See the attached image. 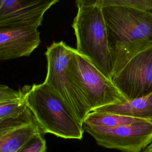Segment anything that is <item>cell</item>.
<instances>
[{"label": "cell", "instance_id": "cell-1", "mask_svg": "<svg viewBox=\"0 0 152 152\" xmlns=\"http://www.w3.org/2000/svg\"><path fill=\"white\" fill-rule=\"evenodd\" d=\"M102 12L114 62L113 75L133 56L152 47V11L112 5L103 7Z\"/></svg>", "mask_w": 152, "mask_h": 152}, {"label": "cell", "instance_id": "cell-2", "mask_svg": "<svg viewBox=\"0 0 152 152\" xmlns=\"http://www.w3.org/2000/svg\"><path fill=\"white\" fill-rule=\"evenodd\" d=\"M20 91L44 134L66 139H82L84 132L82 122L46 83L25 86Z\"/></svg>", "mask_w": 152, "mask_h": 152}, {"label": "cell", "instance_id": "cell-3", "mask_svg": "<svg viewBox=\"0 0 152 152\" xmlns=\"http://www.w3.org/2000/svg\"><path fill=\"white\" fill-rule=\"evenodd\" d=\"M72 26L76 37L77 51L110 78L114 62L102 8L95 5L78 7Z\"/></svg>", "mask_w": 152, "mask_h": 152}, {"label": "cell", "instance_id": "cell-4", "mask_svg": "<svg viewBox=\"0 0 152 152\" xmlns=\"http://www.w3.org/2000/svg\"><path fill=\"white\" fill-rule=\"evenodd\" d=\"M76 51L62 41L53 42L47 48V75L44 81L69 106L82 122L90 112L74 78L71 60Z\"/></svg>", "mask_w": 152, "mask_h": 152}, {"label": "cell", "instance_id": "cell-5", "mask_svg": "<svg viewBox=\"0 0 152 152\" xmlns=\"http://www.w3.org/2000/svg\"><path fill=\"white\" fill-rule=\"evenodd\" d=\"M70 65L74 78L90 112L102 106L127 101L112 80L77 50L71 58Z\"/></svg>", "mask_w": 152, "mask_h": 152}, {"label": "cell", "instance_id": "cell-6", "mask_svg": "<svg viewBox=\"0 0 152 152\" xmlns=\"http://www.w3.org/2000/svg\"><path fill=\"white\" fill-rule=\"evenodd\" d=\"M102 147L122 152H141L152 141V122L138 121L112 127L82 124Z\"/></svg>", "mask_w": 152, "mask_h": 152}, {"label": "cell", "instance_id": "cell-7", "mask_svg": "<svg viewBox=\"0 0 152 152\" xmlns=\"http://www.w3.org/2000/svg\"><path fill=\"white\" fill-rule=\"evenodd\" d=\"M110 79L127 100L152 92V47L140 52Z\"/></svg>", "mask_w": 152, "mask_h": 152}, {"label": "cell", "instance_id": "cell-8", "mask_svg": "<svg viewBox=\"0 0 152 152\" xmlns=\"http://www.w3.org/2000/svg\"><path fill=\"white\" fill-rule=\"evenodd\" d=\"M59 0H0V28H38L45 12Z\"/></svg>", "mask_w": 152, "mask_h": 152}, {"label": "cell", "instance_id": "cell-9", "mask_svg": "<svg viewBox=\"0 0 152 152\" xmlns=\"http://www.w3.org/2000/svg\"><path fill=\"white\" fill-rule=\"evenodd\" d=\"M38 133L43 132L28 107L18 116L1 119L0 152H16Z\"/></svg>", "mask_w": 152, "mask_h": 152}, {"label": "cell", "instance_id": "cell-10", "mask_svg": "<svg viewBox=\"0 0 152 152\" xmlns=\"http://www.w3.org/2000/svg\"><path fill=\"white\" fill-rule=\"evenodd\" d=\"M40 42V32L36 27L0 28V60L28 56Z\"/></svg>", "mask_w": 152, "mask_h": 152}, {"label": "cell", "instance_id": "cell-11", "mask_svg": "<svg viewBox=\"0 0 152 152\" xmlns=\"http://www.w3.org/2000/svg\"><path fill=\"white\" fill-rule=\"evenodd\" d=\"M93 110L118 114L152 122V92L124 103L102 106Z\"/></svg>", "mask_w": 152, "mask_h": 152}, {"label": "cell", "instance_id": "cell-12", "mask_svg": "<svg viewBox=\"0 0 152 152\" xmlns=\"http://www.w3.org/2000/svg\"><path fill=\"white\" fill-rule=\"evenodd\" d=\"M142 121L145 120L118 114L99 112L92 110L88 112L82 124L103 127H112Z\"/></svg>", "mask_w": 152, "mask_h": 152}, {"label": "cell", "instance_id": "cell-13", "mask_svg": "<svg viewBox=\"0 0 152 152\" xmlns=\"http://www.w3.org/2000/svg\"><path fill=\"white\" fill-rule=\"evenodd\" d=\"M76 5H95L101 8L112 5H129L152 11V0H76Z\"/></svg>", "mask_w": 152, "mask_h": 152}, {"label": "cell", "instance_id": "cell-14", "mask_svg": "<svg viewBox=\"0 0 152 152\" xmlns=\"http://www.w3.org/2000/svg\"><path fill=\"white\" fill-rule=\"evenodd\" d=\"M27 107L22 94L19 98L1 101L0 102V120L18 116L23 113Z\"/></svg>", "mask_w": 152, "mask_h": 152}, {"label": "cell", "instance_id": "cell-15", "mask_svg": "<svg viewBox=\"0 0 152 152\" xmlns=\"http://www.w3.org/2000/svg\"><path fill=\"white\" fill-rule=\"evenodd\" d=\"M43 133H38L29 138L16 152H46V140Z\"/></svg>", "mask_w": 152, "mask_h": 152}, {"label": "cell", "instance_id": "cell-16", "mask_svg": "<svg viewBox=\"0 0 152 152\" xmlns=\"http://www.w3.org/2000/svg\"><path fill=\"white\" fill-rule=\"evenodd\" d=\"M21 96L20 90L16 91L7 86L0 84V102L19 98Z\"/></svg>", "mask_w": 152, "mask_h": 152}, {"label": "cell", "instance_id": "cell-17", "mask_svg": "<svg viewBox=\"0 0 152 152\" xmlns=\"http://www.w3.org/2000/svg\"><path fill=\"white\" fill-rule=\"evenodd\" d=\"M142 152H152V141L144 149Z\"/></svg>", "mask_w": 152, "mask_h": 152}]
</instances>
